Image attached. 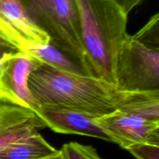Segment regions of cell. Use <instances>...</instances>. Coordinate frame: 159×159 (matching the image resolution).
Masks as SVG:
<instances>
[{"label": "cell", "mask_w": 159, "mask_h": 159, "mask_svg": "<svg viewBox=\"0 0 159 159\" xmlns=\"http://www.w3.org/2000/svg\"><path fill=\"white\" fill-rule=\"evenodd\" d=\"M29 88L40 106L68 109L95 118L121 110L159 120V91H125L99 78L48 65L31 73Z\"/></svg>", "instance_id": "obj_1"}, {"label": "cell", "mask_w": 159, "mask_h": 159, "mask_svg": "<svg viewBox=\"0 0 159 159\" xmlns=\"http://www.w3.org/2000/svg\"><path fill=\"white\" fill-rule=\"evenodd\" d=\"M80 18L86 75L116 85V66L129 34L127 17L111 0H76Z\"/></svg>", "instance_id": "obj_2"}, {"label": "cell", "mask_w": 159, "mask_h": 159, "mask_svg": "<svg viewBox=\"0 0 159 159\" xmlns=\"http://www.w3.org/2000/svg\"><path fill=\"white\" fill-rule=\"evenodd\" d=\"M51 43L19 0H0V50L23 53L43 64Z\"/></svg>", "instance_id": "obj_3"}, {"label": "cell", "mask_w": 159, "mask_h": 159, "mask_svg": "<svg viewBox=\"0 0 159 159\" xmlns=\"http://www.w3.org/2000/svg\"><path fill=\"white\" fill-rule=\"evenodd\" d=\"M116 85L125 91H159V47L128 35L118 57Z\"/></svg>", "instance_id": "obj_4"}, {"label": "cell", "mask_w": 159, "mask_h": 159, "mask_svg": "<svg viewBox=\"0 0 159 159\" xmlns=\"http://www.w3.org/2000/svg\"><path fill=\"white\" fill-rule=\"evenodd\" d=\"M41 27L51 37V44L73 57V61L86 75V57L76 0H52Z\"/></svg>", "instance_id": "obj_5"}, {"label": "cell", "mask_w": 159, "mask_h": 159, "mask_svg": "<svg viewBox=\"0 0 159 159\" xmlns=\"http://www.w3.org/2000/svg\"><path fill=\"white\" fill-rule=\"evenodd\" d=\"M42 65L23 53L4 51L0 63V100L35 113L40 105L30 90L29 78Z\"/></svg>", "instance_id": "obj_6"}, {"label": "cell", "mask_w": 159, "mask_h": 159, "mask_svg": "<svg viewBox=\"0 0 159 159\" xmlns=\"http://www.w3.org/2000/svg\"><path fill=\"white\" fill-rule=\"evenodd\" d=\"M94 121L107 134L111 142L123 149L141 143H158L159 120L144 119L116 110L95 118Z\"/></svg>", "instance_id": "obj_7"}, {"label": "cell", "mask_w": 159, "mask_h": 159, "mask_svg": "<svg viewBox=\"0 0 159 159\" xmlns=\"http://www.w3.org/2000/svg\"><path fill=\"white\" fill-rule=\"evenodd\" d=\"M46 127L55 133L77 134L111 142L107 134L96 124L95 117L65 108L40 106L35 112Z\"/></svg>", "instance_id": "obj_8"}, {"label": "cell", "mask_w": 159, "mask_h": 159, "mask_svg": "<svg viewBox=\"0 0 159 159\" xmlns=\"http://www.w3.org/2000/svg\"><path fill=\"white\" fill-rule=\"evenodd\" d=\"M45 127L34 112L0 100V152L13 141Z\"/></svg>", "instance_id": "obj_9"}, {"label": "cell", "mask_w": 159, "mask_h": 159, "mask_svg": "<svg viewBox=\"0 0 159 159\" xmlns=\"http://www.w3.org/2000/svg\"><path fill=\"white\" fill-rule=\"evenodd\" d=\"M57 149L50 144L39 132L13 141L0 152V159H40L56 154Z\"/></svg>", "instance_id": "obj_10"}, {"label": "cell", "mask_w": 159, "mask_h": 159, "mask_svg": "<svg viewBox=\"0 0 159 159\" xmlns=\"http://www.w3.org/2000/svg\"><path fill=\"white\" fill-rule=\"evenodd\" d=\"M62 159H102L96 148L90 145L70 142L60 149Z\"/></svg>", "instance_id": "obj_11"}, {"label": "cell", "mask_w": 159, "mask_h": 159, "mask_svg": "<svg viewBox=\"0 0 159 159\" xmlns=\"http://www.w3.org/2000/svg\"><path fill=\"white\" fill-rule=\"evenodd\" d=\"M19 1L30 18L41 27L49 12L52 0H19Z\"/></svg>", "instance_id": "obj_12"}, {"label": "cell", "mask_w": 159, "mask_h": 159, "mask_svg": "<svg viewBox=\"0 0 159 159\" xmlns=\"http://www.w3.org/2000/svg\"><path fill=\"white\" fill-rule=\"evenodd\" d=\"M136 159H159L158 143H141L126 149Z\"/></svg>", "instance_id": "obj_13"}, {"label": "cell", "mask_w": 159, "mask_h": 159, "mask_svg": "<svg viewBox=\"0 0 159 159\" xmlns=\"http://www.w3.org/2000/svg\"><path fill=\"white\" fill-rule=\"evenodd\" d=\"M119 6L127 15H128L135 7L139 6L144 0H111Z\"/></svg>", "instance_id": "obj_14"}, {"label": "cell", "mask_w": 159, "mask_h": 159, "mask_svg": "<svg viewBox=\"0 0 159 159\" xmlns=\"http://www.w3.org/2000/svg\"><path fill=\"white\" fill-rule=\"evenodd\" d=\"M40 159H62V155H61V153L60 150H58V152H57L56 154H54V155H50V156L45 157V158H40Z\"/></svg>", "instance_id": "obj_15"}]
</instances>
